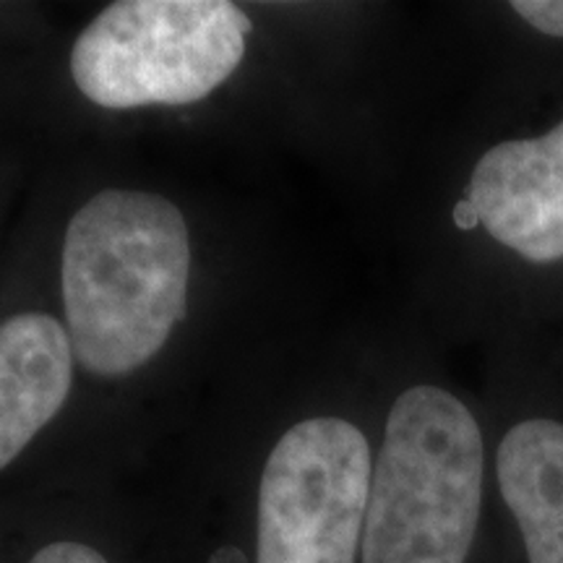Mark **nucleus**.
I'll return each instance as SVG.
<instances>
[{"mask_svg": "<svg viewBox=\"0 0 563 563\" xmlns=\"http://www.w3.org/2000/svg\"><path fill=\"white\" fill-rule=\"evenodd\" d=\"M462 230L481 228L493 243L530 264L563 262V121L538 136L506 139L481 154L464 199Z\"/></svg>", "mask_w": 563, "mask_h": 563, "instance_id": "nucleus-5", "label": "nucleus"}, {"mask_svg": "<svg viewBox=\"0 0 563 563\" xmlns=\"http://www.w3.org/2000/svg\"><path fill=\"white\" fill-rule=\"evenodd\" d=\"M249 32L228 0H121L79 34L70 74L108 110L191 104L235 74Z\"/></svg>", "mask_w": 563, "mask_h": 563, "instance_id": "nucleus-3", "label": "nucleus"}, {"mask_svg": "<svg viewBox=\"0 0 563 563\" xmlns=\"http://www.w3.org/2000/svg\"><path fill=\"white\" fill-rule=\"evenodd\" d=\"M30 563H108L102 553L81 543H53L32 555Z\"/></svg>", "mask_w": 563, "mask_h": 563, "instance_id": "nucleus-9", "label": "nucleus"}, {"mask_svg": "<svg viewBox=\"0 0 563 563\" xmlns=\"http://www.w3.org/2000/svg\"><path fill=\"white\" fill-rule=\"evenodd\" d=\"M209 563H249V561H245L243 551H238V548H232V545H224V548H220V551H214Z\"/></svg>", "mask_w": 563, "mask_h": 563, "instance_id": "nucleus-10", "label": "nucleus"}, {"mask_svg": "<svg viewBox=\"0 0 563 563\" xmlns=\"http://www.w3.org/2000/svg\"><path fill=\"white\" fill-rule=\"evenodd\" d=\"M473 410L433 384L394 399L371 475L363 563H464L483 504Z\"/></svg>", "mask_w": 563, "mask_h": 563, "instance_id": "nucleus-2", "label": "nucleus"}, {"mask_svg": "<svg viewBox=\"0 0 563 563\" xmlns=\"http://www.w3.org/2000/svg\"><path fill=\"white\" fill-rule=\"evenodd\" d=\"M514 13L527 21L534 32L548 37H563V0H517Z\"/></svg>", "mask_w": 563, "mask_h": 563, "instance_id": "nucleus-8", "label": "nucleus"}, {"mask_svg": "<svg viewBox=\"0 0 563 563\" xmlns=\"http://www.w3.org/2000/svg\"><path fill=\"white\" fill-rule=\"evenodd\" d=\"M371 446L342 418L292 426L264 464L258 563H355L371 493Z\"/></svg>", "mask_w": 563, "mask_h": 563, "instance_id": "nucleus-4", "label": "nucleus"}, {"mask_svg": "<svg viewBox=\"0 0 563 563\" xmlns=\"http://www.w3.org/2000/svg\"><path fill=\"white\" fill-rule=\"evenodd\" d=\"M74 384L68 329L45 313L0 323V470L60 412Z\"/></svg>", "mask_w": 563, "mask_h": 563, "instance_id": "nucleus-6", "label": "nucleus"}, {"mask_svg": "<svg viewBox=\"0 0 563 563\" xmlns=\"http://www.w3.org/2000/svg\"><path fill=\"white\" fill-rule=\"evenodd\" d=\"M498 488L530 563H563V422L527 418L498 443Z\"/></svg>", "mask_w": 563, "mask_h": 563, "instance_id": "nucleus-7", "label": "nucleus"}, {"mask_svg": "<svg viewBox=\"0 0 563 563\" xmlns=\"http://www.w3.org/2000/svg\"><path fill=\"white\" fill-rule=\"evenodd\" d=\"M191 243L180 209L141 191H102L68 222L63 302L74 357L125 376L162 350L186 313Z\"/></svg>", "mask_w": 563, "mask_h": 563, "instance_id": "nucleus-1", "label": "nucleus"}]
</instances>
